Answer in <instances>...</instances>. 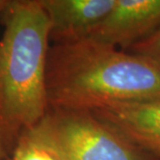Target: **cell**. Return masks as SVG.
<instances>
[{
  "label": "cell",
  "mask_w": 160,
  "mask_h": 160,
  "mask_svg": "<svg viewBox=\"0 0 160 160\" xmlns=\"http://www.w3.org/2000/svg\"><path fill=\"white\" fill-rule=\"evenodd\" d=\"M8 160H59L50 150L28 138L24 134L19 137Z\"/></svg>",
  "instance_id": "cell-7"
},
{
  "label": "cell",
  "mask_w": 160,
  "mask_h": 160,
  "mask_svg": "<svg viewBox=\"0 0 160 160\" xmlns=\"http://www.w3.org/2000/svg\"><path fill=\"white\" fill-rule=\"evenodd\" d=\"M0 16V149L8 153L49 110L50 40L40 0H8Z\"/></svg>",
  "instance_id": "cell-2"
},
{
  "label": "cell",
  "mask_w": 160,
  "mask_h": 160,
  "mask_svg": "<svg viewBox=\"0 0 160 160\" xmlns=\"http://www.w3.org/2000/svg\"><path fill=\"white\" fill-rule=\"evenodd\" d=\"M53 44L86 39L114 4V0H40Z\"/></svg>",
  "instance_id": "cell-6"
},
{
  "label": "cell",
  "mask_w": 160,
  "mask_h": 160,
  "mask_svg": "<svg viewBox=\"0 0 160 160\" xmlns=\"http://www.w3.org/2000/svg\"><path fill=\"white\" fill-rule=\"evenodd\" d=\"M8 2V0H0V12L3 11V8L6 6Z\"/></svg>",
  "instance_id": "cell-9"
},
{
  "label": "cell",
  "mask_w": 160,
  "mask_h": 160,
  "mask_svg": "<svg viewBox=\"0 0 160 160\" xmlns=\"http://www.w3.org/2000/svg\"><path fill=\"white\" fill-rule=\"evenodd\" d=\"M92 112L147 156L160 160V99L113 104Z\"/></svg>",
  "instance_id": "cell-5"
},
{
  "label": "cell",
  "mask_w": 160,
  "mask_h": 160,
  "mask_svg": "<svg viewBox=\"0 0 160 160\" xmlns=\"http://www.w3.org/2000/svg\"><path fill=\"white\" fill-rule=\"evenodd\" d=\"M59 160H148V156L92 111L49 109L23 133Z\"/></svg>",
  "instance_id": "cell-3"
},
{
  "label": "cell",
  "mask_w": 160,
  "mask_h": 160,
  "mask_svg": "<svg viewBox=\"0 0 160 160\" xmlns=\"http://www.w3.org/2000/svg\"><path fill=\"white\" fill-rule=\"evenodd\" d=\"M128 52L136 54L160 67V26L145 40L131 46Z\"/></svg>",
  "instance_id": "cell-8"
},
{
  "label": "cell",
  "mask_w": 160,
  "mask_h": 160,
  "mask_svg": "<svg viewBox=\"0 0 160 160\" xmlns=\"http://www.w3.org/2000/svg\"><path fill=\"white\" fill-rule=\"evenodd\" d=\"M5 156H6V153H5L4 151H3V150H2V149H0V160H1V159H3V158H4V157H5Z\"/></svg>",
  "instance_id": "cell-10"
},
{
  "label": "cell",
  "mask_w": 160,
  "mask_h": 160,
  "mask_svg": "<svg viewBox=\"0 0 160 160\" xmlns=\"http://www.w3.org/2000/svg\"><path fill=\"white\" fill-rule=\"evenodd\" d=\"M159 26L160 0H114L86 39L124 50L145 40Z\"/></svg>",
  "instance_id": "cell-4"
},
{
  "label": "cell",
  "mask_w": 160,
  "mask_h": 160,
  "mask_svg": "<svg viewBox=\"0 0 160 160\" xmlns=\"http://www.w3.org/2000/svg\"><path fill=\"white\" fill-rule=\"evenodd\" d=\"M46 81L49 109L95 111L160 99V67L88 39L51 45Z\"/></svg>",
  "instance_id": "cell-1"
}]
</instances>
